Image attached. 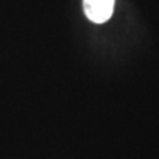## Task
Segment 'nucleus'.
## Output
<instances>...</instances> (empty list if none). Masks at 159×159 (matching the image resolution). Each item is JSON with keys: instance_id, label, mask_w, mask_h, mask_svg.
<instances>
[{"instance_id": "f257e3e1", "label": "nucleus", "mask_w": 159, "mask_h": 159, "mask_svg": "<svg viewBox=\"0 0 159 159\" xmlns=\"http://www.w3.org/2000/svg\"><path fill=\"white\" fill-rule=\"evenodd\" d=\"M86 17L94 24L106 23L112 17L114 0H83Z\"/></svg>"}]
</instances>
